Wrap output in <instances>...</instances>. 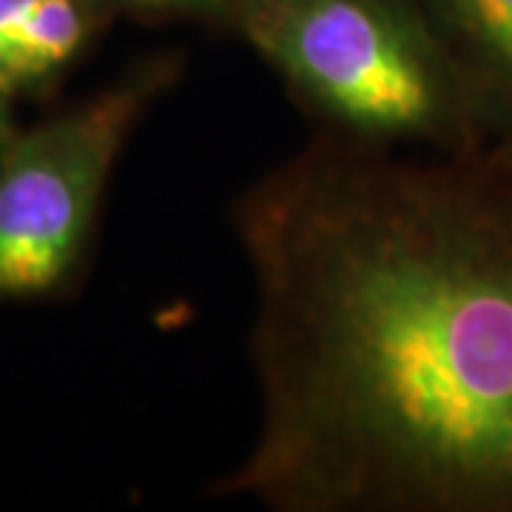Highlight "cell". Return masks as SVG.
Returning a JSON list of instances; mask_svg holds the SVG:
<instances>
[{
  "mask_svg": "<svg viewBox=\"0 0 512 512\" xmlns=\"http://www.w3.org/2000/svg\"><path fill=\"white\" fill-rule=\"evenodd\" d=\"M15 126H18L15 114H9V111H0V151H3V146H6L9 134L15 131Z\"/></svg>",
  "mask_w": 512,
  "mask_h": 512,
  "instance_id": "obj_7",
  "label": "cell"
},
{
  "mask_svg": "<svg viewBox=\"0 0 512 512\" xmlns=\"http://www.w3.org/2000/svg\"><path fill=\"white\" fill-rule=\"evenodd\" d=\"M120 18H134L140 23H200L222 29L231 0H111Z\"/></svg>",
  "mask_w": 512,
  "mask_h": 512,
  "instance_id": "obj_6",
  "label": "cell"
},
{
  "mask_svg": "<svg viewBox=\"0 0 512 512\" xmlns=\"http://www.w3.org/2000/svg\"><path fill=\"white\" fill-rule=\"evenodd\" d=\"M222 29L282 80L322 131L421 151L493 143L410 0H231Z\"/></svg>",
  "mask_w": 512,
  "mask_h": 512,
  "instance_id": "obj_2",
  "label": "cell"
},
{
  "mask_svg": "<svg viewBox=\"0 0 512 512\" xmlns=\"http://www.w3.org/2000/svg\"><path fill=\"white\" fill-rule=\"evenodd\" d=\"M183 60L151 55L0 151V305L63 293L83 271L114 168Z\"/></svg>",
  "mask_w": 512,
  "mask_h": 512,
  "instance_id": "obj_3",
  "label": "cell"
},
{
  "mask_svg": "<svg viewBox=\"0 0 512 512\" xmlns=\"http://www.w3.org/2000/svg\"><path fill=\"white\" fill-rule=\"evenodd\" d=\"M450 57L487 137L512 148V0H410Z\"/></svg>",
  "mask_w": 512,
  "mask_h": 512,
  "instance_id": "obj_5",
  "label": "cell"
},
{
  "mask_svg": "<svg viewBox=\"0 0 512 512\" xmlns=\"http://www.w3.org/2000/svg\"><path fill=\"white\" fill-rule=\"evenodd\" d=\"M114 20L111 0H0V111L55 92Z\"/></svg>",
  "mask_w": 512,
  "mask_h": 512,
  "instance_id": "obj_4",
  "label": "cell"
},
{
  "mask_svg": "<svg viewBox=\"0 0 512 512\" xmlns=\"http://www.w3.org/2000/svg\"><path fill=\"white\" fill-rule=\"evenodd\" d=\"M268 512H512V148L311 137L234 202Z\"/></svg>",
  "mask_w": 512,
  "mask_h": 512,
  "instance_id": "obj_1",
  "label": "cell"
}]
</instances>
